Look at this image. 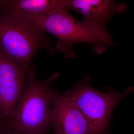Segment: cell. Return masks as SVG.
<instances>
[{
  "instance_id": "obj_4",
  "label": "cell",
  "mask_w": 134,
  "mask_h": 134,
  "mask_svg": "<svg viewBox=\"0 0 134 134\" xmlns=\"http://www.w3.org/2000/svg\"><path fill=\"white\" fill-rule=\"evenodd\" d=\"M89 81V77H85L67 91L85 117L89 134H108L114 109L124 97L133 92L134 87L129 86L121 93L109 88L101 92L91 86Z\"/></svg>"
},
{
  "instance_id": "obj_2",
  "label": "cell",
  "mask_w": 134,
  "mask_h": 134,
  "mask_svg": "<svg viewBox=\"0 0 134 134\" xmlns=\"http://www.w3.org/2000/svg\"><path fill=\"white\" fill-rule=\"evenodd\" d=\"M59 75L54 73L40 81L36 79L34 69H30L24 92L6 126L28 134H47L52 126L54 89L51 84Z\"/></svg>"
},
{
  "instance_id": "obj_5",
  "label": "cell",
  "mask_w": 134,
  "mask_h": 134,
  "mask_svg": "<svg viewBox=\"0 0 134 134\" xmlns=\"http://www.w3.org/2000/svg\"><path fill=\"white\" fill-rule=\"evenodd\" d=\"M28 71L0 51V118L8 122L26 88Z\"/></svg>"
},
{
  "instance_id": "obj_6",
  "label": "cell",
  "mask_w": 134,
  "mask_h": 134,
  "mask_svg": "<svg viewBox=\"0 0 134 134\" xmlns=\"http://www.w3.org/2000/svg\"><path fill=\"white\" fill-rule=\"evenodd\" d=\"M52 126L54 134H89L88 123L82 113L66 91L54 90Z\"/></svg>"
},
{
  "instance_id": "obj_7",
  "label": "cell",
  "mask_w": 134,
  "mask_h": 134,
  "mask_svg": "<svg viewBox=\"0 0 134 134\" xmlns=\"http://www.w3.org/2000/svg\"><path fill=\"white\" fill-rule=\"evenodd\" d=\"M63 7L78 12L84 20L106 26L110 18L116 13L125 11L126 6L111 0H64Z\"/></svg>"
},
{
  "instance_id": "obj_9",
  "label": "cell",
  "mask_w": 134,
  "mask_h": 134,
  "mask_svg": "<svg viewBox=\"0 0 134 134\" xmlns=\"http://www.w3.org/2000/svg\"><path fill=\"white\" fill-rule=\"evenodd\" d=\"M0 134H28L23 133V132H19L18 131L10 129L9 128L6 126L5 125L3 129L0 133Z\"/></svg>"
},
{
  "instance_id": "obj_10",
  "label": "cell",
  "mask_w": 134,
  "mask_h": 134,
  "mask_svg": "<svg viewBox=\"0 0 134 134\" xmlns=\"http://www.w3.org/2000/svg\"><path fill=\"white\" fill-rule=\"evenodd\" d=\"M5 126V122L2 120L0 119V133L1 132L2 130L3 129Z\"/></svg>"
},
{
  "instance_id": "obj_1",
  "label": "cell",
  "mask_w": 134,
  "mask_h": 134,
  "mask_svg": "<svg viewBox=\"0 0 134 134\" xmlns=\"http://www.w3.org/2000/svg\"><path fill=\"white\" fill-rule=\"evenodd\" d=\"M30 18L41 31L49 32L58 39L56 47L66 58L74 57L77 43L88 44L97 53L104 52L113 44L111 35L105 26L83 20L78 21L63 7L40 16L23 15Z\"/></svg>"
},
{
  "instance_id": "obj_3",
  "label": "cell",
  "mask_w": 134,
  "mask_h": 134,
  "mask_svg": "<svg viewBox=\"0 0 134 134\" xmlns=\"http://www.w3.org/2000/svg\"><path fill=\"white\" fill-rule=\"evenodd\" d=\"M41 48L54 53L50 40L30 18L8 12L0 13V51L28 72L32 58Z\"/></svg>"
},
{
  "instance_id": "obj_8",
  "label": "cell",
  "mask_w": 134,
  "mask_h": 134,
  "mask_svg": "<svg viewBox=\"0 0 134 134\" xmlns=\"http://www.w3.org/2000/svg\"><path fill=\"white\" fill-rule=\"evenodd\" d=\"M1 7L4 12L12 14L40 16L60 7L63 8V0H13L6 1Z\"/></svg>"
}]
</instances>
